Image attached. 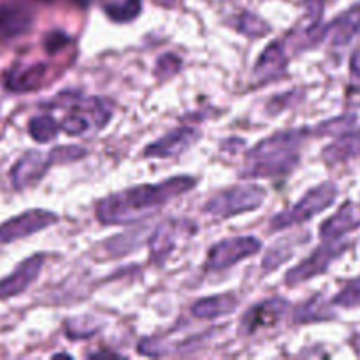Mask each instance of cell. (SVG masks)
<instances>
[{
	"instance_id": "obj_1",
	"label": "cell",
	"mask_w": 360,
	"mask_h": 360,
	"mask_svg": "<svg viewBox=\"0 0 360 360\" xmlns=\"http://www.w3.org/2000/svg\"><path fill=\"white\" fill-rule=\"evenodd\" d=\"M197 185L193 176H172L160 183H144L111 193L97 202L95 214L102 225H130L151 218L167 202Z\"/></svg>"
},
{
	"instance_id": "obj_2",
	"label": "cell",
	"mask_w": 360,
	"mask_h": 360,
	"mask_svg": "<svg viewBox=\"0 0 360 360\" xmlns=\"http://www.w3.org/2000/svg\"><path fill=\"white\" fill-rule=\"evenodd\" d=\"M308 129H290L273 134L260 141L246 153L245 178H280L297 167L301 160V148L308 139Z\"/></svg>"
},
{
	"instance_id": "obj_3",
	"label": "cell",
	"mask_w": 360,
	"mask_h": 360,
	"mask_svg": "<svg viewBox=\"0 0 360 360\" xmlns=\"http://www.w3.org/2000/svg\"><path fill=\"white\" fill-rule=\"evenodd\" d=\"M338 195H340V190L333 181L320 183V185L308 190L294 207L274 214L269 221V229L273 232H280L288 227H295V225L309 221L313 217L323 213L327 207L333 206L336 202Z\"/></svg>"
},
{
	"instance_id": "obj_4",
	"label": "cell",
	"mask_w": 360,
	"mask_h": 360,
	"mask_svg": "<svg viewBox=\"0 0 360 360\" xmlns=\"http://www.w3.org/2000/svg\"><path fill=\"white\" fill-rule=\"evenodd\" d=\"M266 188L259 185H253V183L236 185L211 197L204 204V213L225 220V218L238 217V214L259 210L264 200H266Z\"/></svg>"
},
{
	"instance_id": "obj_5",
	"label": "cell",
	"mask_w": 360,
	"mask_h": 360,
	"mask_svg": "<svg viewBox=\"0 0 360 360\" xmlns=\"http://www.w3.org/2000/svg\"><path fill=\"white\" fill-rule=\"evenodd\" d=\"M348 250V243L336 239V241H323L315 252L309 257H306L301 264L292 267L285 274V283L288 287H297V285L306 283V281L313 280V278L320 276L329 269L330 264L336 259H340L345 252Z\"/></svg>"
},
{
	"instance_id": "obj_6",
	"label": "cell",
	"mask_w": 360,
	"mask_h": 360,
	"mask_svg": "<svg viewBox=\"0 0 360 360\" xmlns=\"http://www.w3.org/2000/svg\"><path fill=\"white\" fill-rule=\"evenodd\" d=\"M262 250V243L253 236H238V238H227L211 246L206 257V271L217 273L236 266L243 259L257 255Z\"/></svg>"
},
{
	"instance_id": "obj_7",
	"label": "cell",
	"mask_w": 360,
	"mask_h": 360,
	"mask_svg": "<svg viewBox=\"0 0 360 360\" xmlns=\"http://www.w3.org/2000/svg\"><path fill=\"white\" fill-rule=\"evenodd\" d=\"M55 224H58V214L53 211L41 210V207L28 210L0 225V245H9V243L30 238Z\"/></svg>"
},
{
	"instance_id": "obj_8",
	"label": "cell",
	"mask_w": 360,
	"mask_h": 360,
	"mask_svg": "<svg viewBox=\"0 0 360 360\" xmlns=\"http://www.w3.org/2000/svg\"><path fill=\"white\" fill-rule=\"evenodd\" d=\"M185 232H195V225L192 227V224H188V221L178 220H167L158 224L155 231L151 232L150 239H148L151 262H165L176 250V246H178V239Z\"/></svg>"
},
{
	"instance_id": "obj_9",
	"label": "cell",
	"mask_w": 360,
	"mask_h": 360,
	"mask_svg": "<svg viewBox=\"0 0 360 360\" xmlns=\"http://www.w3.org/2000/svg\"><path fill=\"white\" fill-rule=\"evenodd\" d=\"M200 139V132L195 127L183 125L171 130L160 139L153 141L144 148L143 155L146 158H172L185 153L188 148H192Z\"/></svg>"
},
{
	"instance_id": "obj_10",
	"label": "cell",
	"mask_w": 360,
	"mask_h": 360,
	"mask_svg": "<svg viewBox=\"0 0 360 360\" xmlns=\"http://www.w3.org/2000/svg\"><path fill=\"white\" fill-rule=\"evenodd\" d=\"M44 260V253H35V255L25 259L9 276L0 281V299L16 297V295L27 292L28 287L34 285L41 274Z\"/></svg>"
},
{
	"instance_id": "obj_11",
	"label": "cell",
	"mask_w": 360,
	"mask_h": 360,
	"mask_svg": "<svg viewBox=\"0 0 360 360\" xmlns=\"http://www.w3.org/2000/svg\"><path fill=\"white\" fill-rule=\"evenodd\" d=\"M288 302L280 297H271L266 301L257 302L253 308L245 313L241 320L243 334H255L260 329H269L274 327L281 320V316L287 313Z\"/></svg>"
},
{
	"instance_id": "obj_12",
	"label": "cell",
	"mask_w": 360,
	"mask_h": 360,
	"mask_svg": "<svg viewBox=\"0 0 360 360\" xmlns=\"http://www.w3.org/2000/svg\"><path fill=\"white\" fill-rule=\"evenodd\" d=\"M53 162L49 153H41L37 150H30L21 155L20 160L11 169V183L14 190H23L37 183L48 172Z\"/></svg>"
},
{
	"instance_id": "obj_13",
	"label": "cell",
	"mask_w": 360,
	"mask_h": 360,
	"mask_svg": "<svg viewBox=\"0 0 360 360\" xmlns=\"http://www.w3.org/2000/svg\"><path fill=\"white\" fill-rule=\"evenodd\" d=\"M58 101H62L65 108L74 109L76 112H83L84 118L91 123L95 130L104 129L112 116L111 104L102 97H84V95L63 91Z\"/></svg>"
},
{
	"instance_id": "obj_14",
	"label": "cell",
	"mask_w": 360,
	"mask_h": 360,
	"mask_svg": "<svg viewBox=\"0 0 360 360\" xmlns=\"http://www.w3.org/2000/svg\"><path fill=\"white\" fill-rule=\"evenodd\" d=\"M288 65V53L283 41H273L266 46L253 67V79L259 84L271 83L285 74Z\"/></svg>"
},
{
	"instance_id": "obj_15",
	"label": "cell",
	"mask_w": 360,
	"mask_h": 360,
	"mask_svg": "<svg viewBox=\"0 0 360 360\" xmlns=\"http://www.w3.org/2000/svg\"><path fill=\"white\" fill-rule=\"evenodd\" d=\"M360 227V206L355 202H345L336 213L320 225V238L323 241H336L348 232Z\"/></svg>"
},
{
	"instance_id": "obj_16",
	"label": "cell",
	"mask_w": 360,
	"mask_h": 360,
	"mask_svg": "<svg viewBox=\"0 0 360 360\" xmlns=\"http://www.w3.org/2000/svg\"><path fill=\"white\" fill-rule=\"evenodd\" d=\"M360 32V6L350 7L348 11L334 18L329 25L323 27V41H329L330 46H347Z\"/></svg>"
},
{
	"instance_id": "obj_17",
	"label": "cell",
	"mask_w": 360,
	"mask_h": 360,
	"mask_svg": "<svg viewBox=\"0 0 360 360\" xmlns=\"http://www.w3.org/2000/svg\"><path fill=\"white\" fill-rule=\"evenodd\" d=\"M357 157H360V129H348L338 134L336 139L322 151V158L327 164H340Z\"/></svg>"
},
{
	"instance_id": "obj_18",
	"label": "cell",
	"mask_w": 360,
	"mask_h": 360,
	"mask_svg": "<svg viewBox=\"0 0 360 360\" xmlns=\"http://www.w3.org/2000/svg\"><path fill=\"white\" fill-rule=\"evenodd\" d=\"M239 304V299L234 294L227 292V294L210 295V297H202L192 304V315L199 320H214L220 316H227L236 311Z\"/></svg>"
},
{
	"instance_id": "obj_19",
	"label": "cell",
	"mask_w": 360,
	"mask_h": 360,
	"mask_svg": "<svg viewBox=\"0 0 360 360\" xmlns=\"http://www.w3.org/2000/svg\"><path fill=\"white\" fill-rule=\"evenodd\" d=\"M327 0H304L306 20L302 25L301 48H311L323 41L322 18Z\"/></svg>"
},
{
	"instance_id": "obj_20",
	"label": "cell",
	"mask_w": 360,
	"mask_h": 360,
	"mask_svg": "<svg viewBox=\"0 0 360 360\" xmlns=\"http://www.w3.org/2000/svg\"><path fill=\"white\" fill-rule=\"evenodd\" d=\"M32 14L23 7L0 6V35L2 37H18L32 27Z\"/></svg>"
},
{
	"instance_id": "obj_21",
	"label": "cell",
	"mask_w": 360,
	"mask_h": 360,
	"mask_svg": "<svg viewBox=\"0 0 360 360\" xmlns=\"http://www.w3.org/2000/svg\"><path fill=\"white\" fill-rule=\"evenodd\" d=\"M44 76H46L44 63H35V65L13 70V72L7 76L6 86L7 90L16 91V94H27V91H34L37 90V88H41Z\"/></svg>"
},
{
	"instance_id": "obj_22",
	"label": "cell",
	"mask_w": 360,
	"mask_h": 360,
	"mask_svg": "<svg viewBox=\"0 0 360 360\" xmlns=\"http://www.w3.org/2000/svg\"><path fill=\"white\" fill-rule=\"evenodd\" d=\"M334 316L333 309L327 304L323 295H315L309 301L302 302L294 313L295 323H313V322H323V320H330Z\"/></svg>"
},
{
	"instance_id": "obj_23",
	"label": "cell",
	"mask_w": 360,
	"mask_h": 360,
	"mask_svg": "<svg viewBox=\"0 0 360 360\" xmlns=\"http://www.w3.org/2000/svg\"><path fill=\"white\" fill-rule=\"evenodd\" d=\"M60 125L56 123V120L49 115H39L30 118L28 122V134H30L32 139L39 144H46L49 141H53L58 134Z\"/></svg>"
},
{
	"instance_id": "obj_24",
	"label": "cell",
	"mask_w": 360,
	"mask_h": 360,
	"mask_svg": "<svg viewBox=\"0 0 360 360\" xmlns=\"http://www.w3.org/2000/svg\"><path fill=\"white\" fill-rule=\"evenodd\" d=\"M236 30H238L239 34L246 35V37L259 39L269 34L271 27L266 20L257 16L255 13L245 11V13H241L238 18H236Z\"/></svg>"
},
{
	"instance_id": "obj_25",
	"label": "cell",
	"mask_w": 360,
	"mask_h": 360,
	"mask_svg": "<svg viewBox=\"0 0 360 360\" xmlns=\"http://www.w3.org/2000/svg\"><path fill=\"white\" fill-rule=\"evenodd\" d=\"M294 255V250H292L288 239H280V241L274 243L269 250H267L266 257L262 260V271L264 274H271L273 271H276L281 264L287 262L290 257Z\"/></svg>"
},
{
	"instance_id": "obj_26",
	"label": "cell",
	"mask_w": 360,
	"mask_h": 360,
	"mask_svg": "<svg viewBox=\"0 0 360 360\" xmlns=\"http://www.w3.org/2000/svg\"><path fill=\"white\" fill-rule=\"evenodd\" d=\"M141 9H143V0H123L105 6V14L116 23H130L139 16Z\"/></svg>"
},
{
	"instance_id": "obj_27",
	"label": "cell",
	"mask_w": 360,
	"mask_h": 360,
	"mask_svg": "<svg viewBox=\"0 0 360 360\" xmlns=\"http://www.w3.org/2000/svg\"><path fill=\"white\" fill-rule=\"evenodd\" d=\"M355 122H357V115L348 112V115L338 116V118L327 120V122L320 123L315 129V134H319V136H338V134L352 129V127L355 125Z\"/></svg>"
},
{
	"instance_id": "obj_28",
	"label": "cell",
	"mask_w": 360,
	"mask_h": 360,
	"mask_svg": "<svg viewBox=\"0 0 360 360\" xmlns=\"http://www.w3.org/2000/svg\"><path fill=\"white\" fill-rule=\"evenodd\" d=\"M334 306H341V308H355L360 306V276L355 280L348 281L340 294L333 299Z\"/></svg>"
},
{
	"instance_id": "obj_29",
	"label": "cell",
	"mask_w": 360,
	"mask_h": 360,
	"mask_svg": "<svg viewBox=\"0 0 360 360\" xmlns=\"http://www.w3.org/2000/svg\"><path fill=\"white\" fill-rule=\"evenodd\" d=\"M90 129L91 123L81 112H72V115L63 118V122L60 123V130H63L69 136H83Z\"/></svg>"
},
{
	"instance_id": "obj_30",
	"label": "cell",
	"mask_w": 360,
	"mask_h": 360,
	"mask_svg": "<svg viewBox=\"0 0 360 360\" xmlns=\"http://www.w3.org/2000/svg\"><path fill=\"white\" fill-rule=\"evenodd\" d=\"M88 151L81 146H58L49 151L53 164H67V162H76L79 158L86 157Z\"/></svg>"
},
{
	"instance_id": "obj_31",
	"label": "cell",
	"mask_w": 360,
	"mask_h": 360,
	"mask_svg": "<svg viewBox=\"0 0 360 360\" xmlns=\"http://www.w3.org/2000/svg\"><path fill=\"white\" fill-rule=\"evenodd\" d=\"M181 70V58L174 53H165L160 58L157 60V67H155V72L158 77H171L174 74H178Z\"/></svg>"
},
{
	"instance_id": "obj_32",
	"label": "cell",
	"mask_w": 360,
	"mask_h": 360,
	"mask_svg": "<svg viewBox=\"0 0 360 360\" xmlns=\"http://www.w3.org/2000/svg\"><path fill=\"white\" fill-rule=\"evenodd\" d=\"M67 42H69V35L62 34V32H55V34H49L48 39H46V49L53 53L62 48V46H65Z\"/></svg>"
},
{
	"instance_id": "obj_33",
	"label": "cell",
	"mask_w": 360,
	"mask_h": 360,
	"mask_svg": "<svg viewBox=\"0 0 360 360\" xmlns=\"http://www.w3.org/2000/svg\"><path fill=\"white\" fill-rule=\"evenodd\" d=\"M350 70L355 77H360V46L357 48V51L352 55L350 60Z\"/></svg>"
},
{
	"instance_id": "obj_34",
	"label": "cell",
	"mask_w": 360,
	"mask_h": 360,
	"mask_svg": "<svg viewBox=\"0 0 360 360\" xmlns=\"http://www.w3.org/2000/svg\"><path fill=\"white\" fill-rule=\"evenodd\" d=\"M158 4H162V6H167V7H171V6H174L176 4V0H157Z\"/></svg>"
}]
</instances>
